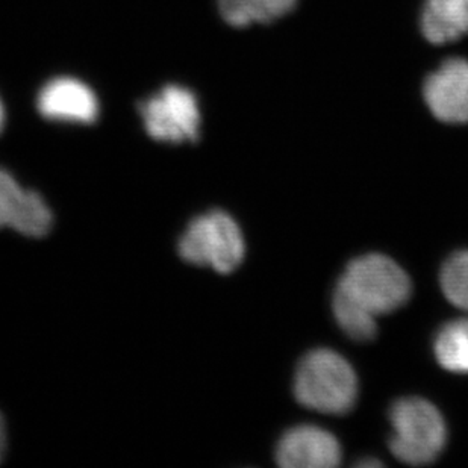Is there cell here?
I'll return each mask as SVG.
<instances>
[{"instance_id":"obj_14","label":"cell","mask_w":468,"mask_h":468,"mask_svg":"<svg viewBox=\"0 0 468 468\" xmlns=\"http://www.w3.org/2000/svg\"><path fill=\"white\" fill-rule=\"evenodd\" d=\"M440 285L452 305L468 313V250L453 253L444 262Z\"/></svg>"},{"instance_id":"obj_15","label":"cell","mask_w":468,"mask_h":468,"mask_svg":"<svg viewBox=\"0 0 468 468\" xmlns=\"http://www.w3.org/2000/svg\"><path fill=\"white\" fill-rule=\"evenodd\" d=\"M5 451H6V426L5 420L0 414V461L4 460Z\"/></svg>"},{"instance_id":"obj_2","label":"cell","mask_w":468,"mask_h":468,"mask_svg":"<svg viewBox=\"0 0 468 468\" xmlns=\"http://www.w3.org/2000/svg\"><path fill=\"white\" fill-rule=\"evenodd\" d=\"M335 288L375 317L402 308L412 292L407 271L380 253L350 261Z\"/></svg>"},{"instance_id":"obj_6","label":"cell","mask_w":468,"mask_h":468,"mask_svg":"<svg viewBox=\"0 0 468 468\" xmlns=\"http://www.w3.org/2000/svg\"><path fill=\"white\" fill-rule=\"evenodd\" d=\"M423 99L442 123H468V59L449 58L431 71L424 78Z\"/></svg>"},{"instance_id":"obj_11","label":"cell","mask_w":468,"mask_h":468,"mask_svg":"<svg viewBox=\"0 0 468 468\" xmlns=\"http://www.w3.org/2000/svg\"><path fill=\"white\" fill-rule=\"evenodd\" d=\"M221 17L230 27H246L253 23H271L287 16L297 0H217Z\"/></svg>"},{"instance_id":"obj_12","label":"cell","mask_w":468,"mask_h":468,"mask_svg":"<svg viewBox=\"0 0 468 468\" xmlns=\"http://www.w3.org/2000/svg\"><path fill=\"white\" fill-rule=\"evenodd\" d=\"M433 355L444 370L468 375V318L452 320L440 327L433 340Z\"/></svg>"},{"instance_id":"obj_5","label":"cell","mask_w":468,"mask_h":468,"mask_svg":"<svg viewBox=\"0 0 468 468\" xmlns=\"http://www.w3.org/2000/svg\"><path fill=\"white\" fill-rule=\"evenodd\" d=\"M138 108L147 133L156 142L181 144L199 140V102L191 90L167 85Z\"/></svg>"},{"instance_id":"obj_9","label":"cell","mask_w":468,"mask_h":468,"mask_svg":"<svg viewBox=\"0 0 468 468\" xmlns=\"http://www.w3.org/2000/svg\"><path fill=\"white\" fill-rule=\"evenodd\" d=\"M37 108L45 119L69 123H94L99 102L93 90L73 78H57L40 90Z\"/></svg>"},{"instance_id":"obj_7","label":"cell","mask_w":468,"mask_h":468,"mask_svg":"<svg viewBox=\"0 0 468 468\" xmlns=\"http://www.w3.org/2000/svg\"><path fill=\"white\" fill-rule=\"evenodd\" d=\"M341 456L335 435L314 424L290 429L276 447V463L283 468H334Z\"/></svg>"},{"instance_id":"obj_3","label":"cell","mask_w":468,"mask_h":468,"mask_svg":"<svg viewBox=\"0 0 468 468\" xmlns=\"http://www.w3.org/2000/svg\"><path fill=\"white\" fill-rule=\"evenodd\" d=\"M389 449L403 464H432L446 447V420L426 399H399L389 410Z\"/></svg>"},{"instance_id":"obj_1","label":"cell","mask_w":468,"mask_h":468,"mask_svg":"<svg viewBox=\"0 0 468 468\" xmlns=\"http://www.w3.org/2000/svg\"><path fill=\"white\" fill-rule=\"evenodd\" d=\"M294 394L308 410L343 416L354 410L358 399V376L335 350H311L297 367Z\"/></svg>"},{"instance_id":"obj_16","label":"cell","mask_w":468,"mask_h":468,"mask_svg":"<svg viewBox=\"0 0 468 468\" xmlns=\"http://www.w3.org/2000/svg\"><path fill=\"white\" fill-rule=\"evenodd\" d=\"M359 467H367V465H380V463H378L376 460H368V461H359L358 463Z\"/></svg>"},{"instance_id":"obj_13","label":"cell","mask_w":468,"mask_h":468,"mask_svg":"<svg viewBox=\"0 0 468 468\" xmlns=\"http://www.w3.org/2000/svg\"><path fill=\"white\" fill-rule=\"evenodd\" d=\"M332 311L338 326L352 340L364 343V341L373 340L378 334V323H376L378 317L367 313L338 288L334 290V296H332Z\"/></svg>"},{"instance_id":"obj_8","label":"cell","mask_w":468,"mask_h":468,"mask_svg":"<svg viewBox=\"0 0 468 468\" xmlns=\"http://www.w3.org/2000/svg\"><path fill=\"white\" fill-rule=\"evenodd\" d=\"M53 225L52 211L38 193L23 190L0 168V229L11 228L27 237H45Z\"/></svg>"},{"instance_id":"obj_17","label":"cell","mask_w":468,"mask_h":468,"mask_svg":"<svg viewBox=\"0 0 468 468\" xmlns=\"http://www.w3.org/2000/svg\"><path fill=\"white\" fill-rule=\"evenodd\" d=\"M4 122H5L4 105H2V102H0V131H2V128H4Z\"/></svg>"},{"instance_id":"obj_4","label":"cell","mask_w":468,"mask_h":468,"mask_svg":"<svg viewBox=\"0 0 468 468\" xmlns=\"http://www.w3.org/2000/svg\"><path fill=\"white\" fill-rule=\"evenodd\" d=\"M182 260L229 274L244 260L246 244L237 221L223 211L196 217L179 239Z\"/></svg>"},{"instance_id":"obj_10","label":"cell","mask_w":468,"mask_h":468,"mask_svg":"<svg viewBox=\"0 0 468 468\" xmlns=\"http://www.w3.org/2000/svg\"><path fill=\"white\" fill-rule=\"evenodd\" d=\"M420 31L432 45H449L468 36V0H423Z\"/></svg>"}]
</instances>
